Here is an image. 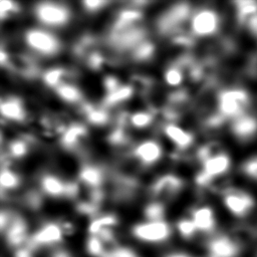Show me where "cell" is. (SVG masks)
I'll return each mask as SVG.
<instances>
[{
	"instance_id": "3957f363",
	"label": "cell",
	"mask_w": 257,
	"mask_h": 257,
	"mask_svg": "<svg viewBox=\"0 0 257 257\" xmlns=\"http://www.w3.org/2000/svg\"><path fill=\"white\" fill-rule=\"evenodd\" d=\"M30 11L38 26L52 31L66 28L75 17V8L65 2H37L31 6Z\"/></svg>"
},
{
	"instance_id": "5b68a950",
	"label": "cell",
	"mask_w": 257,
	"mask_h": 257,
	"mask_svg": "<svg viewBox=\"0 0 257 257\" xmlns=\"http://www.w3.org/2000/svg\"><path fill=\"white\" fill-rule=\"evenodd\" d=\"M187 181L173 171L160 173L155 176L146 190L148 200L161 201L169 206L185 191Z\"/></svg>"
},
{
	"instance_id": "30bf717a",
	"label": "cell",
	"mask_w": 257,
	"mask_h": 257,
	"mask_svg": "<svg viewBox=\"0 0 257 257\" xmlns=\"http://www.w3.org/2000/svg\"><path fill=\"white\" fill-rule=\"evenodd\" d=\"M12 207V206H10ZM13 208L11 219L4 230L1 231L4 244L12 251L24 246L33 230L29 217L17 208Z\"/></svg>"
},
{
	"instance_id": "9c48e42d",
	"label": "cell",
	"mask_w": 257,
	"mask_h": 257,
	"mask_svg": "<svg viewBox=\"0 0 257 257\" xmlns=\"http://www.w3.org/2000/svg\"><path fill=\"white\" fill-rule=\"evenodd\" d=\"M221 15L216 8L210 6L195 7L190 18L188 28L199 41L211 38L218 34L221 29Z\"/></svg>"
},
{
	"instance_id": "8fae6325",
	"label": "cell",
	"mask_w": 257,
	"mask_h": 257,
	"mask_svg": "<svg viewBox=\"0 0 257 257\" xmlns=\"http://www.w3.org/2000/svg\"><path fill=\"white\" fill-rule=\"evenodd\" d=\"M157 131L158 135L165 138L168 144L183 153L193 150L197 144L198 136L196 132L181 123H164L157 126Z\"/></svg>"
},
{
	"instance_id": "83f0119b",
	"label": "cell",
	"mask_w": 257,
	"mask_h": 257,
	"mask_svg": "<svg viewBox=\"0 0 257 257\" xmlns=\"http://www.w3.org/2000/svg\"><path fill=\"white\" fill-rule=\"evenodd\" d=\"M114 2L105 0H85L78 3V9L86 15H97L112 6Z\"/></svg>"
},
{
	"instance_id": "ffe728a7",
	"label": "cell",
	"mask_w": 257,
	"mask_h": 257,
	"mask_svg": "<svg viewBox=\"0 0 257 257\" xmlns=\"http://www.w3.org/2000/svg\"><path fill=\"white\" fill-rule=\"evenodd\" d=\"M232 135L240 141H248L257 135V116L245 113L231 121Z\"/></svg>"
},
{
	"instance_id": "277c9868",
	"label": "cell",
	"mask_w": 257,
	"mask_h": 257,
	"mask_svg": "<svg viewBox=\"0 0 257 257\" xmlns=\"http://www.w3.org/2000/svg\"><path fill=\"white\" fill-rule=\"evenodd\" d=\"M66 236L58 218H43L33 228L26 243L39 252L64 245Z\"/></svg>"
},
{
	"instance_id": "6da1fadb",
	"label": "cell",
	"mask_w": 257,
	"mask_h": 257,
	"mask_svg": "<svg viewBox=\"0 0 257 257\" xmlns=\"http://www.w3.org/2000/svg\"><path fill=\"white\" fill-rule=\"evenodd\" d=\"M20 41L23 49L42 61L57 58L67 49L64 40L57 33L38 25L25 28Z\"/></svg>"
},
{
	"instance_id": "cb8c5ba5",
	"label": "cell",
	"mask_w": 257,
	"mask_h": 257,
	"mask_svg": "<svg viewBox=\"0 0 257 257\" xmlns=\"http://www.w3.org/2000/svg\"><path fill=\"white\" fill-rule=\"evenodd\" d=\"M174 229L178 236L185 242H193L199 236L196 225L189 215H182L178 217L175 221Z\"/></svg>"
},
{
	"instance_id": "e0dca14e",
	"label": "cell",
	"mask_w": 257,
	"mask_h": 257,
	"mask_svg": "<svg viewBox=\"0 0 257 257\" xmlns=\"http://www.w3.org/2000/svg\"><path fill=\"white\" fill-rule=\"evenodd\" d=\"M51 92L59 102L71 108L76 107L87 98L83 87L78 82L71 80L61 83Z\"/></svg>"
},
{
	"instance_id": "7c38bea8",
	"label": "cell",
	"mask_w": 257,
	"mask_h": 257,
	"mask_svg": "<svg viewBox=\"0 0 257 257\" xmlns=\"http://www.w3.org/2000/svg\"><path fill=\"white\" fill-rule=\"evenodd\" d=\"M0 112L2 120L19 126L25 125L30 117L28 103L17 93L7 92L1 96Z\"/></svg>"
},
{
	"instance_id": "603a6c76",
	"label": "cell",
	"mask_w": 257,
	"mask_h": 257,
	"mask_svg": "<svg viewBox=\"0 0 257 257\" xmlns=\"http://www.w3.org/2000/svg\"><path fill=\"white\" fill-rule=\"evenodd\" d=\"M120 226V217L113 210H105L95 218L89 220L86 226L87 235H97L101 230L106 228L118 229Z\"/></svg>"
},
{
	"instance_id": "44dd1931",
	"label": "cell",
	"mask_w": 257,
	"mask_h": 257,
	"mask_svg": "<svg viewBox=\"0 0 257 257\" xmlns=\"http://www.w3.org/2000/svg\"><path fill=\"white\" fill-rule=\"evenodd\" d=\"M135 96L136 91L134 87L128 82H124L116 90L103 95L99 102L108 109H115L126 105Z\"/></svg>"
},
{
	"instance_id": "ba28073f",
	"label": "cell",
	"mask_w": 257,
	"mask_h": 257,
	"mask_svg": "<svg viewBox=\"0 0 257 257\" xmlns=\"http://www.w3.org/2000/svg\"><path fill=\"white\" fill-rule=\"evenodd\" d=\"M130 156L144 171H153L166 158V149L159 135L150 136L137 141Z\"/></svg>"
},
{
	"instance_id": "4316f807",
	"label": "cell",
	"mask_w": 257,
	"mask_h": 257,
	"mask_svg": "<svg viewBox=\"0 0 257 257\" xmlns=\"http://www.w3.org/2000/svg\"><path fill=\"white\" fill-rule=\"evenodd\" d=\"M83 247L88 257H103L108 250L105 243L95 235H86Z\"/></svg>"
},
{
	"instance_id": "f546056e",
	"label": "cell",
	"mask_w": 257,
	"mask_h": 257,
	"mask_svg": "<svg viewBox=\"0 0 257 257\" xmlns=\"http://www.w3.org/2000/svg\"><path fill=\"white\" fill-rule=\"evenodd\" d=\"M103 257H142L132 246L118 243L106 251Z\"/></svg>"
},
{
	"instance_id": "4fadbf2b",
	"label": "cell",
	"mask_w": 257,
	"mask_h": 257,
	"mask_svg": "<svg viewBox=\"0 0 257 257\" xmlns=\"http://www.w3.org/2000/svg\"><path fill=\"white\" fill-rule=\"evenodd\" d=\"M59 172L54 169H44L38 171L34 177V182L41 193L50 200L65 201L66 180Z\"/></svg>"
},
{
	"instance_id": "2e32d148",
	"label": "cell",
	"mask_w": 257,
	"mask_h": 257,
	"mask_svg": "<svg viewBox=\"0 0 257 257\" xmlns=\"http://www.w3.org/2000/svg\"><path fill=\"white\" fill-rule=\"evenodd\" d=\"M188 215L195 223L199 235H203L208 238L218 232L216 212L211 205L198 203L188 210Z\"/></svg>"
},
{
	"instance_id": "5bb4252c",
	"label": "cell",
	"mask_w": 257,
	"mask_h": 257,
	"mask_svg": "<svg viewBox=\"0 0 257 257\" xmlns=\"http://www.w3.org/2000/svg\"><path fill=\"white\" fill-rule=\"evenodd\" d=\"M204 245L208 257H238L243 246L232 234L220 232L206 238Z\"/></svg>"
},
{
	"instance_id": "484cf974",
	"label": "cell",
	"mask_w": 257,
	"mask_h": 257,
	"mask_svg": "<svg viewBox=\"0 0 257 257\" xmlns=\"http://www.w3.org/2000/svg\"><path fill=\"white\" fill-rule=\"evenodd\" d=\"M235 8L236 19L239 24L244 23L253 15L257 14V1L252 0H239L233 3Z\"/></svg>"
},
{
	"instance_id": "4dcf8cb0",
	"label": "cell",
	"mask_w": 257,
	"mask_h": 257,
	"mask_svg": "<svg viewBox=\"0 0 257 257\" xmlns=\"http://www.w3.org/2000/svg\"><path fill=\"white\" fill-rule=\"evenodd\" d=\"M242 171L248 177L257 180V156L248 159L242 166Z\"/></svg>"
},
{
	"instance_id": "f1b7e54d",
	"label": "cell",
	"mask_w": 257,
	"mask_h": 257,
	"mask_svg": "<svg viewBox=\"0 0 257 257\" xmlns=\"http://www.w3.org/2000/svg\"><path fill=\"white\" fill-rule=\"evenodd\" d=\"M22 10H23V7L18 2H14L10 0H1L0 2L1 21L2 22L8 21L11 17L17 16Z\"/></svg>"
},
{
	"instance_id": "d4e9b609",
	"label": "cell",
	"mask_w": 257,
	"mask_h": 257,
	"mask_svg": "<svg viewBox=\"0 0 257 257\" xmlns=\"http://www.w3.org/2000/svg\"><path fill=\"white\" fill-rule=\"evenodd\" d=\"M168 205L157 200H148L142 208L143 220L146 221H160L168 220Z\"/></svg>"
},
{
	"instance_id": "7a4b0ae2",
	"label": "cell",
	"mask_w": 257,
	"mask_h": 257,
	"mask_svg": "<svg viewBox=\"0 0 257 257\" xmlns=\"http://www.w3.org/2000/svg\"><path fill=\"white\" fill-rule=\"evenodd\" d=\"M195 7L192 2L187 1L169 4L157 14L150 24L153 35L166 40L176 32L188 27Z\"/></svg>"
},
{
	"instance_id": "d6986e66",
	"label": "cell",
	"mask_w": 257,
	"mask_h": 257,
	"mask_svg": "<svg viewBox=\"0 0 257 257\" xmlns=\"http://www.w3.org/2000/svg\"><path fill=\"white\" fill-rule=\"evenodd\" d=\"M230 168L231 158L225 151L212 156L200 165V169L213 181L222 178L225 174H227Z\"/></svg>"
},
{
	"instance_id": "9a60e30c",
	"label": "cell",
	"mask_w": 257,
	"mask_h": 257,
	"mask_svg": "<svg viewBox=\"0 0 257 257\" xmlns=\"http://www.w3.org/2000/svg\"><path fill=\"white\" fill-rule=\"evenodd\" d=\"M221 198L225 209L237 218L246 217L255 206L253 197L240 189L228 188L222 193Z\"/></svg>"
},
{
	"instance_id": "d6a6232c",
	"label": "cell",
	"mask_w": 257,
	"mask_h": 257,
	"mask_svg": "<svg viewBox=\"0 0 257 257\" xmlns=\"http://www.w3.org/2000/svg\"><path fill=\"white\" fill-rule=\"evenodd\" d=\"M163 257H194V256L183 250H174V251L168 252Z\"/></svg>"
},
{
	"instance_id": "52a82bcc",
	"label": "cell",
	"mask_w": 257,
	"mask_h": 257,
	"mask_svg": "<svg viewBox=\"0 0 257 257\" xmlns=\"http://www.w3.org/2000/svg\"><path fill=\"white\" fill-rule=\"evenodd\" d=\"M174 225L169 220L146 221L134 223L130 227V236L139 243L159 246L170 242L174 235Z\"/></svg>"
},
{
	"instance_id": "7402d4cb",
	"label": "cell",
	"mask_w": 257,
	"mask_h": 257,
	"mask_svg": "<svg viewBox=\"0 0 257 257\" xmlns=\"http://www.w3.org/2000/svg\"><path fill=\"white\" fill-rule=\"evenodd\" d=\"M161 73L163 84L168 90L177 89L187 84L186 71L173 61L167 60Z\"/></svg>"
},
{
	"instance_id": "8992f818",
	"label": "cell",
	"mask_w": 257,
	"mask_h": 257,
	"mask_svg": "<svg viewBox=\"0 0 257 257\" xmlns=\"http://www.w3.org/2000/svg\"><path fill=\"white\" fill-rule=\"evenodd\" d=\"M250 95L242 87L229 86L219 89L215 95V109L227 120H233L246 113Z\"/></svg>"
},
{
	"instance_id": "ac0fdd59",
	"label": "cell",
	"mask_w": 257,
	"mask_h": 257,
	"mask_svg": "<svg viewBox=\"0 0 257 257\" xmlns=\"http://www.w3.org/2000/svg\"><path fill=\"white\" fill-rule=\"evenodd\" d=\"M159 45L153 36L147 38L139 45H137L125 57V63H133L137 65L150 64L158 56Z\"/></svg>"
},
{
	"instance_id": "1f68e13d",
	"label": "cell",
	"mask_w": 257,
	"mask_h": 257,
	"mask_svg": "<svg viewBox=\"0 0 257 257\" xmlns=\"http://www.w3.org/2000/svg\"><path fill=\"white\" fill-rule=\"evenodd\" d=\"M244 26L247 28V30L254 36H257V14L250 17L245 23Z\"/></svg>"
}]
</instances>
